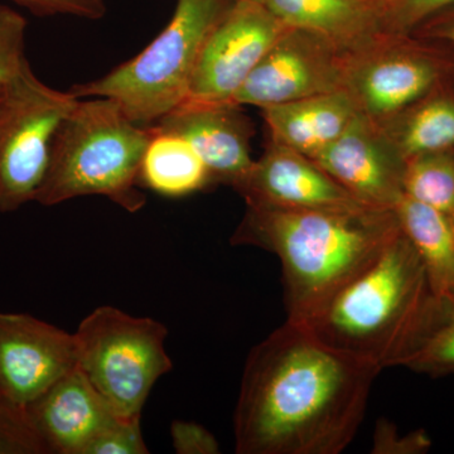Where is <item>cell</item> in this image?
<instances>
[{
    "mask_svg": "<svg viewBox=\"0 0 454 454\" xmlns=\"http://www.w3.org/2000/svg\"><path fill=\"white\" fill-rule=\"evenodd\" d=\"M403 191L409 199L454 214V152H434L406 158Z\"/></svg>",
    "mask_w": 454,
    "mask_h": 454,
    "instance_id": "21",
    "label": "cell"
},
{
    "mask_svg": "<svg viewBox=\"0 0 454 454\" xmlns=\"http://www.w3.org/2000/svg\"><path fill=\"white\" fill-rule=\"evenodd\" d=\"M27 411L47 454H85L89 444L121 418L79 366L27 406Z\"/></svg>",
    "mask_w": 454,
    "mask_h": 454,
    "instance_id": "14",
    "label": "cell"
},
{
    "mask_svg": "<svg viewBox=\"0 0 454 454\" xmlns=\"http://www.w3.org/2000/svg\"><path fill=\"white\" fill-rule=\"evenodd\" d=\"M140 164L139 179L154 192L184 197L211 181L207 167L186 140L153 127Z\"/></svg>",
    "mask_w": 454,
    "mask_h": 454,
    "instance_id": "19",
    "label": "cell"
},
{
    "mask_svg": "<svg viewBox=\"0 0 454 454\" xmlns=\"http://www.w3.org/2000/svg\"><path fill=\"white\" fill-rule=\"evenodd\" d=\"M433 298L422 260L400 227L380 256L303 325L331 348L389 369Z\"/></svg>",
    "mask_w": 454,
    "mask_h": 454,
    "instance_id": "3",
    "label": "cell"
},
{
    "mask_svg": "<svg viewBox=\"0 0 454 454\" xmlns=\"http://www.w3.org/2000/svg\"><path fill=\"white\" fill-rule=\"evenodd\" d=\"M229 5V0H177L168 25L138 56L70 91L79 98H112L130 121L154 125L187 100L203 44Z\"/></svg>",
    "mask_w": 454,
    "mask_h": 454,
    "instance_id": "5",
    "label": "cell"
},
{
    "mask_svg": "<svg viewBox=\"0 0 454 454\" xmlns=\"http://www.w3.org/2000/svg\"><path fill=\"white\" fill-rule=\"evenodd\" d=\"M80 98L42 82L31 65L0 90V212L16 211L46 178L53 139Z\"/></svg>",
    "mask_w": 454,
    "mask_h": 454,
    "instance_id": "7",
    "label": "cell"
},
{
    "mask_svg": "<svg viewBox=\"0 0 454 454\" xmlns=\"http://www.w3.org/2000/svg\"><path fill=\"white\" fill-rule=\"evenodd\" d=\"M434 20L435 25L433 28V35L450 41L454 44V8L444 12L441 16L435 17Z\"/></svg>",
    "mask_w": 454,
    "mask_h": 454,
    "instance_id": "30",
    "label": "cell"
},
{
    "mask_svg": "<svg viewBox=\"0 0 454 454\" xmlns=\"http://www.w3.org/2000/svg\"><path fill=\"white\" fill-rule=\"evenodd\" d=\"M403 232L422 260L437 297H454V231L447 215L405 195L395 208Z\"/></svg>",
    "mask_w": 454,
    "mask_h": 454,
    "instance_id": "18",
    "label": "cell"
},
{
    "mask_svg": "<svg viewBox=\"0 0 454 454\" xmlns=\"http://www.w3.org/2000/svg\"><path fill=\"white\" fill-rule=\"evenodd\" d=\"M450 221H452V227H453V231H454V214H453L452 219H450Z\"/></svg>",
    "mask_w": 454,
    "mask_h": 454,
    "instance_id": "31",
    "label": "cell"
},
{
    "mask_svg": "<svg viewBox=\"0 0 454 454\" xmlns=\"http://www.w3.org/2000/svg\"><path fill=\"white\" fill-rule=\"evenodd\" d=\"M400 230L394 210H283L249 206L232 245L276 254L288 321L304 325L384 252Z\"/></svg>",
    "mask_w": 454,
    "mask_h": 454,
    "instance_id": "2",
    "label": "cell"
},
{
    "mask_svg": "<svg viewBox=\"0 0 454 454\" xmlns=\"http://www.w3.org/2000/svg\"><path fill=\"white\" fill-rule=\"evenodd\" d=\"M173 448L178 454H219L216 437L201 424L175 420L170 426Z\"/></svg>",
    "mask_w": 454,
    "mask_h": 454,
    "instance_id": "29",
    "label": "cell"
},
{
    "mask_svg": "<svg viewBox=\"0 0 454 454\" xmlns=\"http://www.w3.org/2000/svg\"><path fill=\"white\" fill-rule=\"evenodd\" d=\"M27 20L8 5L0 4V85L11 82L26 65Z\"/></svg>",
    "mask_w": 454,
    "mask_h": 454,
    "instance_id": "24",
    "label": "cell"
},
{
    "mask_svg": "<svg viewBox=\"0 0 454 454\" xmlns=\"http://www.w3.org/2000/svg\"><path fill=\"white\" fill-rule=\"evenodd\" d=\"M438 71L422 56L387 55L348 71V90L365 115H393L423 98L434 85Z\"/></svg>",
    "mask_w": 454,
    "mask_h": 454,
    "instance_id": "16",
    "label": "cell"
},
{
    "mask_svg": "<svg viewBox=\"0 0 454 454\" xmlns=\"http://www.w3.org/2000/svg\"><path fill=\"white\" fill-rule=\"evenodd\" d=\"M384 27L406 33L454 8V0H381Z\"/></svg>",
    "mask_w": 454,
    "mask_h": 454,
    "instance_id": "25",
    "label": "cell"
},
{
    "mask_svg": "<svg viewBox=\"0 0 454 454\" xmlns=\"http://www.w3.org/2000/svg\"><path fill=\"white\" fill-rule=\"evenodd\" d=\"M391 139L405 160L418 154L453 151L454 101L438 98L418 107Z\"/></svg>",
    "mask_w": 454,
    "mask_h": 454,
    "instance_id": "22",
    "label": "cell"
},
{
    "mask_svg": "<svg viewBox=\"0 0 454 454\" xmlns=\"http://www.w3.org/2000/svg\"><path fill=\"white\" fill-rule=\"evenodd\" d=\"M77 366L121 418H142L155 382L172 372L168 330L149 317L98 307L74 333Z\"/></svg>",
    "mask_w": 454,
    "mask_h": 454,
    "instance_id": "6",
    "label": "cell"
},
{
    "mask_svg": "<svg viewBox=\"0 0 454 454\" xmlns=\"http://www.w3.org/2000/svg\"><path fill=\"white\" fill-rule=\"evenodd\" d=\"M77 367L74 333L26 313L0 312V397L28 406Z\"/></svg>",
    "mask_w": 454,
    "mask_h": 454,
    "instance_id": "10",
    "label": "cell"
},
{
    "mask_svg": "<svg viewBox=\"0 0 454 454\" xmlns=\"http://www.w3.org/2000/svg\"><path fill=\"white\" fill-rule=\"evenodd\" d=\"M151 127L186 140L211 179L238 186L253 168L250 122L231 103L184 101Z\"/></svg>",
    "mask_w": 454,
    "mask_h": 454,
    "instance_id": "13",
    "label": "cell"
},
{
    "mask_svg": "<svg viewBox=\"0 0 454 454\" xmlns=\"http://www.w3.org/2000/svg\"><path fill=\"white\" fill-rule=\"evenodd\" d=\"M361 113L349 90L262 109L273 142L310 160L339 138Z\"/></svg>",
    "mask_w": 454,
    "mask_h": 454,
    "instance_id": "15",
    "label": "cell"
},
{
    "mask_svg": "<svg viewBox=\"0 0 454 454\" xmlns=\"http://www.w3.org/2000/svg\"><path fill=\"white\" fill-rule=\"evenodd\" d=\"M0 454H47L25 406L0 397Z\"/></svg>",
    "mask_w": 454,
    "mask_h": 454,
    "instance_id": "23",
    "label": "cell"
},
{
    "mask_svg": "<svg viewBox=\"0 0 454 454\" xmlns=\"http://www.w3.org/2000/svg\"><path fill=\"white\" fill-rule=\"evenodd\" d=\"M288 28L255 0H232L203 44L187 100L230 103Z\"/></svg>",
    "mask_w": 454,
    "mask_h": 454,
    "instance_id": "9",
    "label": "cell"
},
{
    "mask_svg": "<svg viewBox=\"0 0 454 454\" xmlns=\"http://www.w3.org/2000/svg\"><path fill=\"white\" fill-rule=\"evenodd\" d=\"M381 372L286 319L245 363L234 414L236 453H342Z\"/></svg>",
    "mask_w": 454,
    "mask_h": 454,
    "instance_id": "1",
    "label": "cell"
},
{
    "mask_svg": "<svg viewBox=\"0 0 454 454\" xmlns=\"http://www.w3.org/2000/svg\"><path fill=\"white\" fill-rule=\"evenodd\" d=\"M2 88H3V85H0V90H2Z\"/></svg>",
    "mask_w": 454,
    "mask_h": 454,
    "instance_id": "32",
    "label": "cell"
},
{
    "mask_svg": "<svg viewBox=\"0 0 454 454\" xmlns=\"http://www.w3.org/2000/svg\"><path fill=\"white\" fill-rule=\"evenodd\" d=\"M37 16H73L101 20L106 13L104 0H12Z\"/></svg>",
    "mask_w": 454,
    "mask_h": 454,
    "instance_id": "28",
    "label": "cell"
},
{
    "mask_svg": "<svg viewBox=\"0 0 454 454\" xmlns=\"http://www.w3.org/2000/svg\"><path fill=\"white\" fill-rule=\"evenodd\" d=\"M313 160L369 207L394 210L404 196L405 158L364 113Z\"/></svg>",
    "mask_w": 454,
    "mask_h": 454,
    "instance_id": "11",
    "label": "cell"
},
{
    "mask_svg": "<svg viewBox=\"0 0 454 454\" xmlns=\"http://www.w3.org/2000/svg\"><path fill=\"white\" fill-rule=\"evenodd\" d=\"M396 366L432 378L454 375V297L434 295Z\"/></svg>",
    "mask_w": 454,
    "mask_h": 454,
    "instance_id": "20",
    "label": "cell"
},
{
    "mask_svg": "<svg viewBox=\"0 0 454 454\" xmlns=\"http://www.w3.org/2000/svg\"><path fill=\"white\" fill-rule=\"evenodd\" d=\"M432 446L426 430L419 429L400 435L394 424L380 420L373 435L372 453L375 454H420L428 452Z\"/></svg>",
    "mask_w": 454,
    "mask_h": 454,
    "instance_id": "27",
    "label": "cell"
},
{
    "mask_svg": "<svg viewBox=\"0 0 454 454\" xmlns=\"http://www.w3.org/2000/svg\"><path fill=\"white\" fill-rule=\"evenodd\" d=\"M235 188L247 205L258 207L342 212L372 208L358 201L315 160L276 142Z\"/></svg>",
    "mask_w": 454,
    "mask_h": 454,
    "instance_id": "12",
    "label": "cell"
},
{
    "mask_svg": "<svg viewBox=\"0 0 454 454\" xmlns=\"http://www.w3.org/2000/svg\"><path fill=\"white\" fill-rule=\"evenodd\" d=\"M149 138V127L130 121L112 98H80L56 131L35 202L56 206L104 196L127 211H139L145 197L137 182Z\"/></svg>",
    "mask_w": 454,
    "mask_h": 454,
    "instance_id": "4",
    "label": "cell"
},
{
    "mask_svg": "<svg viewBox=\"0 0 454 454\" xmlns=\"http://www.w3.org/2000/svg\"><path fill=\"white\" fill-rule=\"evenodd\" d=\"M343 52L322 35L288 28L230 103L260 109L348 90Z\"/></svg>",
    "mask_w": 454,
    "mask_h": 454,
    "instance_id": "8",
    "label": "cell"
},
{
    "mask_svg": "<svg viewBox=\"0 0 454 454\" xmlns=\"http://www.w3.org/2000/svg\"><path fill=\"white\" fill-rule=\"evenodd\" d=\"M284 26L316 33L340 51L364 47L385 28L381 0H255Z\"/></svg>",
    "mask_w": 454,
    "mask_h": 454,
    "instance_id": "17",
    "label": "cell"
},
{
    "mask_svg": "<svg viewBox=\"0 0 454 454\" xmlns=\"http://www.w3.org/2000/svg\"><path fill=\"white\" fill-rule=\"evenodd\" d=\"M140 419L118 418L89 444L85 454H148Z\"/></svg>",
    "mask_w": 454,
    "mask_h": 454,
    "instance_id": "26",
    "label": "cell"
}]
</instances>
